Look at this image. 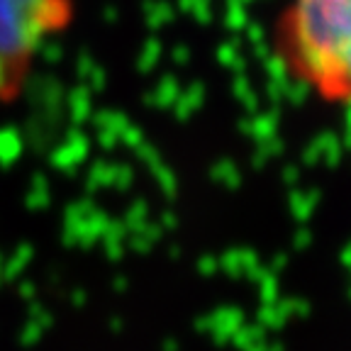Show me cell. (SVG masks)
<instances>
[{"label": "cell", "instance_id": "cell-1", "mask_svg": "<svg viewBox=\"0 0 351 351\" xmlns=\"http://www.w3.org/2000/svg\"><path fill=\"white\" fill-rule=\"evenodd\" d=\"M274 56L310 98L351 112V0H288L274 27Z\"/></svg>", "mask_w": 351, "mask_h": 351}, {"label": "cell", "instance_id": "cell-2", "mask_svg": "<svg viewBox=\"0 0 351 351\" xmlns=\"http://www.w3.org/2000/svg\"><path fill=\"white\" fill-rule=\"evenodd\" d=\"M71 17V0H0V103L20 98L39 51Z\"/></svg>", "mask_w": 351, "mask_h": 351}]
</instances>
